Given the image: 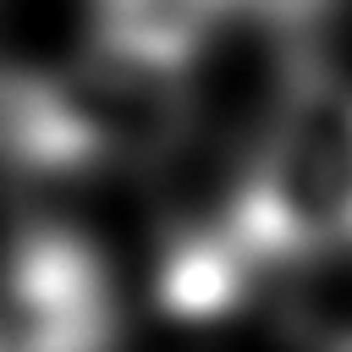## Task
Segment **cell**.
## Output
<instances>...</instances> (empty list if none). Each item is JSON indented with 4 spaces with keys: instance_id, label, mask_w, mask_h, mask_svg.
Segmentation results:
<instances>
[{
    "instance_id": "6da1fadb",
    "label": "cell",
    "mask_w": 352,
    "mask_h": 352,
    "mask_svg": "<svg viewBox=\"0 0 352 352\" xmlns=\"http://www.w3.org/2000/svg\"><path fill=\"white\" fill-rule=\"evenodd\" d=\"M236 236L253 258L352 248V88L302 77L264 126L236 187Z\"/></svg>"
},
{
    "instance_id": "7a4b0ae2",
    "label": "cell",
    "mask_w": 352,
    "mask_h": 352,
    "mask_svg": "<svg viewBox=\"0 0 352 352\" xmlns=\"http://www.w3.org/2000/svg\"><path fill=\"white\" fill-rule=\"evenodd\" d=\"M330 0H220L226 16H242V22H264V28H292V22H308L319 16Z\"/></svg>"
}]
</instances>
